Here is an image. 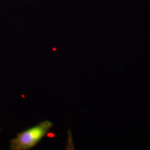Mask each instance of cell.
<instances>
[{"instance_id": "6da1fadb", "label": "cell", "mask_w": 150, "mask_h": 150, "mask_svg": "<svg viewBox=\"0 0 150 150\" xmlns=\"http://www.w3.org/2000/svg\"><path fill=\"white\" fill-rule=\"evenodd\" d=\"M53 123L45 120L31 128L17 134L16 138L10 140L11 150L31 149L43 139L52 127Z\"/></svg>"}]
</instances>
